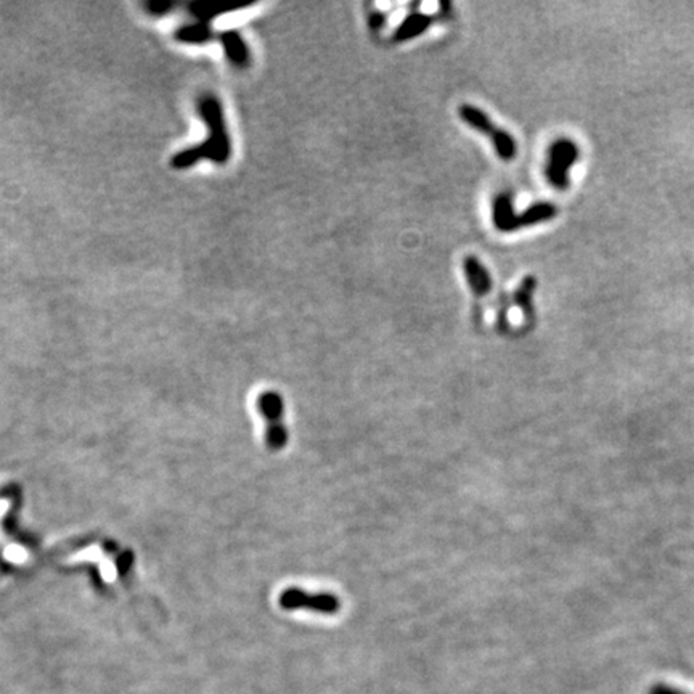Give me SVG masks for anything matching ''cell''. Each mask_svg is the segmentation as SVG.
Masks as SVG:
<instances>
[{"label":"cell","mask_w":694,"mask_h":694,"mask_svg":"<svg viewBox=\"0 0 694 694\" xmlns=\"http://www.w3.org/2000/svg\"><path fill=\"white\" fill-rule=\"evenodd\" d=\"M200 115L209 129V139L200 145L182 149L174 154L171 159L172 167L176 169H188L201 159L212 161L217 164H225L232 157V142L224 118V110L220 100L212 93H206L200 98Z\"/></svg>","instance_id":"obj_1"},{"label":"cell","mask_w":694,"mask_h":694,"mask_svg":"<svg viewBox=\"0 0 694 694\" xmlns=\"http://www.w3.org/2000/svg\"><path fill=\"white\" fill-rule=\"evenodd\" d=\"M458 116L471 129L477 130L482 135L490 137L496 157L501 161H506L508 163V161H513L516 158L518 145L514 137L510 132H506V130L496 127L486 111H482L481 108L474 105L465 103L458 108Z\"/></svg>","instance_id":"obj_2"},{"label":"cell","mask_w":694,"mask_h":694,"mask_svg":"<svg viewBox=\"0 0 694 694\" xmlns=\"http://www.w3.org/2000/svg\"><path fill=\"white\" fill-rule=\"evenodd\" d=\"M261 415L266 420V444L278 452L288 444V431L285 426V402L278 392L266 391L257 399Z\"/></svg>","instance_id":"obj_3"},{"label":"cell","mask_w":694,"mask_h":694,"mask_svg":"<svg viewBox=\"0 0 694 694\" xmlns=\"http://www.w3.org/2000/svg\"><path fill=\"white\" fill-rule=\"evenodd\" d=\"M580 157L579 147L571 139L554 140L548 148V159L545 167V176L548 183L556 190L569 188L571 167L577 163Z\"/></svg>","instance_id":"obj_4"},{"label":"cell","mask_w":694,"mask_h":694,"mask_svg":"<svg viewBox=\"0 0 694 694\" xmlns=\"http://www.w3.org/2000/svg\"><path fill=\"white\" fill-rule=\"evenodd\" d=\"M278 603L286 611L306 609V611L325 615H333L341 611V600L334 593H328V591L309 593V591L297 587H290L281 591Z\"/></svg>","instance_id":"obj_5"},{"label":"cell","mask_w":694,"mask_h":694,"mask_svg":"<svg viewBox=\"0 0 694 694\" xmlns=\"http://www.w3.org/2000/svg\"><path fill=\"white\" fill-rule=\"evenodd\" d=\"M463 272L470 290L476 297H484L492 291V275L476 256H466L463 259Z\"/></svg>","instance_id":"obj_6"},{"label":"cell","mask_w":694,"mask_h":694,"mask_svg":"<svg viewBox=\"0 0 694 694\" xmlns=\"http://www.w3.org/2000/svg\"><path fill=\"white\" fill-rule=\"evenodd\" d=\"M217 40L222 44L224 52L229 62H232L238 68H246L251 63V53L246 45V42L243 40L240 33L235 31V29H229V31H220L217 33Z\"/></svg>","instance_id":"obj_7"},{"label":"cell","mask_w":694,"mask_h":694,"mask_svg":"<svg viewBox=\"0 0 694 694\" xmlns=\"http://www.w3.org/2000/svg\"><path fill=\"white\" fill-rule=\"evenodd\" d=\"M556 214H558V207L553 203H534L524 212L516 215V219H514V232L525 229V227H534L537 224L548 222V220L556 217Z\"/></svg>","instance_id":"obj_8"},{"label":"cell","mask_w":694,"mask_h":694,"mask_svg":"<svg viewBox=\"0 0 694 694\" xmlns=\"http://www.w3.org/2000/svg\"><path fill=\"white\" fill-rule=\"evenodd\" d=\"M431 23H433V18L426 13H421V11H415V13H410L409 16H405V20L400 23L396 31L392 34L394 42H406L421 35L424 31H428Z\"/></svg>","instance_id":"obj_9"},{"label":"cell","mask_w":694,"mask_h":694,"mask_svg":"<svg viewBox=\"0 0 694 694\" xmlns=\"http://www.w3.org/2000/svg\"><path fill=\"white\" fill-rule=\"evenodd\" d=\"M516 215L518 214L514 212V205L510 193H500L496 196L492 206V220L496 230L501 233L514 232V219H516Z\"/></svg>","instance_id":"obj_10"},{"label":"cell","mask_w":694,"mask_h":694,"mask_svg":"<svg viewBox=\"0 0 694 694\" xmlns=\"http://www.w3.org/2000/svg\"><path fill=\"white\" fill-rule=\"evenodd\" d=\"M537 290V278L534 275H528L520 281L519 286L514 291L513 301L516 306L520 309V312L524 314L525 319H532L534 317V292Z\"/></svg>","instance_id":"obj_11"},{"label":"cell","mask_w":694,"mask_h":694,"mask_svg":"<svg viewBox=\"0 0 694 694\" xmlns=\"http://www.w3.org/2000/svg\"><path fill=\"white\" fill-rule=\"evenodd\" d=\"M176 38L185 44H206V42L217 40V33L207 23H195V25L178 28Z\"/></svg>","instance_id":"obj_12"},{"label":"cell","mask_w":694,"mask_h":694,"mask_svg":"<svg viewBox=\"0 0 694 694\" xmlns=\"http://www.w3.org/2000/svg\"><path fill=\"white\" fill-rule=\"evenodd\" d=\"M174 7L172 2H164V0H157V2H149L147 4V8L149 13L153 15H163L167 13Z\"/></svg>","instance_id":"obj_13"},{"label":"cell","mask_w":694,"mask_h":694,"mask_svg":"<svg viewBox=\"0 0 694 694\" xmlns=\"http://www.w3.org/2000/svg\"><path fill=\"white\" fill-rule=\"evenodd\" d=\"M385 23H386V15L381 13V11H375V13H372L368 18L370 29H372V31H375V33H378L380 29H382Z\"/></svg>","instance_id":"obj_14"}]
</instances>
